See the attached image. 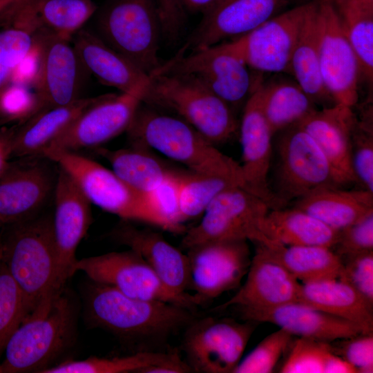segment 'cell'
I'll list each match as a JSON object with an SVG mask.
<instances>
[{
  "label": "cell",
  "instance_id": "91938a15",
  "mask_svg": "<svg viewBox=\"0 0 373 373\" xmlns=\"http://www.w3.org/2000/svg\"><path fill=\"white\" fill-rule=\"evenodd\" d=\"M1 225H2V224H1V221H0V227H1Z\"/></svg>",
  "mask_w": 373,
  "mask_h": 373
},
{
  "label": "cell",
  "instance_id": "d4e9b609",
  "mask_svg": "<svg viewBox=\"0 0 373 373\" xmlns=\"http://www.w3.org/2000/svg\"><path fill=\"white\" fill-rule=\"evenodd\" d=\"M97 10L93 0H23L5 14L1 23L32 35L48 31L70 41Z\"/></svg>",
  "mask_w": 373,
  "mask_h": 373
},
{
  "label": "cell",
  "instance_id": "ba28073f",
  "mask_svg": "<svg viewBox=\"0 0 373 373\" xmlns=\"http://www.w3.org/2000/svg\"><path fill=\"white\" fill-rule=\"evenodd\" d=\"M44 157L66 171L91 204L125 221H140L168 231L147 194L132 188L113 170L75 152L54 151Z\"/></svg>",
  "mask_w": 373,
  "mask_h": 373
},
{
  "label": "cell",
  "instance_id": "db71d44e",
  "mask_svg": "<svg viewBox=\"0 0 373 373\" xmlns=\"http://www.w3.org/2000/svg\"><path fill=\"white\" fill-rule=\"evenodd\" d=\"M339 13L353 10H373V0H332Z\"/></svg>",
  "mask_w": 373,
  "mask_h": 373
},
{
  "label": "cell",
  "instance_id": "680465c9",
  "mask_svg": "<svg viewBox=\"0 0 373 373\" xmlns=\"http://www.w3.org/2000/svg\"><path fill=\"white\" fill-rule=\"evenodd\" d=\"M1 258H2V247H1V240H0V261Z\"/></svg>",
  "mask_w": 373,
  "mask_h": 373
},
{
  "label": "cell",
  "instance_id": "7402d4cb",
  "mask_svg": "<svg viewBox=\"0 0 373 373\" xmlns=\"http://www.w3.org/2000/svg\"><path fill=\"white\" fill-rule=\"evenodd\" d=\"M74 37L73 47L83 68L102 84L151 104L153 82L150 75L109 47L96 34L81 29Z\"/></svg>",
  "mask_w": 373,
  "mask_h": 373
},
{
  "label": "cell",
  "instance_id": "f35d334b",
  "mask_svg": "<svg viewBox=\"0 0 373 373\" xmlns=\"http://www.w3.org/2000/svg\"><path fill=\"white\" fill-rule=\"evenodd\" d=\"M30 314L18 285L0 261V355L6 343Z\"/></svg>",
  "mask_w": 373,
  "mask_h": 373
},
{
  "label": "cell",
  "instance_id": "30bf717a",
  "mask_svg": "<svg viewBox=\"0 0 373 373\" xmlns=\"http://www.w3.org/2000/svg\"><path fill=\"white\" fill-rule=\"evenodd\" d=\"M270 210L262 199L240 186L220 193L209 205L201 221L186 230L184 249L214 240H245L268 245L262 233L263 220Z\"/></svg>",
  "mask_w": 373,
  "mask_h": 373
},
{
  "label": "cell",
  "instance_id": "11a10c76",
  "mask_svg": "<svg viewBox=\"0 0 373 373\" xmlns=\"http://www.w3.org/2000/svg\"><path fill=\"white\" fill-rule=\"evenodd\" d=\"M183 8L192 12L204 15L220 0H179Z\"/></svg>",
  "mask_w": 373,
  "mask_h": 373
},
{
  "label": "cell",
  "instance_id": "8d00e7d4",
  "mask_svg": "<svg viewBox=\"0 0 373 373\" xmlns=\"http://www.w3.org/2000/svg\"><path fill=\"white\" fill-rule=\"evenodd\" d=\"M173 352H137L125 356L70 360L50 366L41 373H138L146 367L167 359Z\"/></svg>",
  "mask_w": 373,
  "mask_h": 373
},
{
  "label": "cell",
  "instance_id": "f907efd6",
  "mask_svg": "<svg viewBox=\"0 0 373 373\" xmlns=\"http://www.w3.org/2000/svg\"><path fill=\"white\" fill-rule=\"evenodd\" d=\"M192 370L186 361H183L179 352L174 350L172 354L167 359L149 365L142 370L138 373H189Z\"/></svg>",
  "mask_w": 373,
  "mask_h": 373
},
{
  "label": "cell",
  "instance_id": "d6a6232c",
  "mask_svg": "<svg viewBox=\"0 0 373 373\" xmlns=\"http://www.w3.org/2000/svg\"><path fill=\"white\" fill-rule=\"evenodd\" d=\"M264 235L284 245H316L332 249L339 231L295 207L270 209L262 225Z\"/></svg>",
  "mask_w": 373,
  "mask_h": 373
},
{
  "label": "cell",
  "instance_id": "5bb4252c",
  "mask_svg": "<svg viewBox=\"0 0 373 373\" xmlns=\"http://www.w3.org/2000/svg\"><path fill=\"white\" fill-rule=\"evenodd\" d=\"M318 56L324 86L336 104L353 108L358 99L361 72L332 0H317Z\"/></svg>",
  "mask_w": 373,
  "mask_h": 373
},
{
  "label": "cell",
  "instance_id": "9a60e30c",
  "mask_svg": "<svg viewBox=\"0 0 373 373\" xmlns=\"http://www.w3.org/2000/svg\"><path fill=\"white\" fill-rule=\"evenodd\" d=\"M245 240H214L187 249L190 285L198 305L237 287L247 274L250 251Z\"/></svg>",
  "mask_w": 373,
  "mask_h": 373
},
{
  "label": "cell",
  "instance_id": "7bdbcfd3",
  "mask_svg": "<svg viewBox=\"0 0 373 373\" xmlns=\"http://www.w3.org/2000/svg\"><path fill=\"white\" fill-rule=\"evenodd\" d=\"M280 372L324 373L327 343L307 338L294 339Z\"/></svg>",
  "mask_w": 373,
  "mask_h": 373
},
{
  "label": "cell",
  "instance_id": "ac0fdd59",
  "mask_svg": "<svg viewBox=\"0 0 373 373\" xmlns=\"http://www.w3.org/2000/svg\"><path fill=\"white\" fill-rule=\"evenodd\" d=\"M52 231L57 259V280L64 290L75 274L76 251L91 223L90 202L72 179L59 167L53 191Z\"/></svg>",
  "mask_w": 373,
  "mask_h": 373
},
{
  "label": "cell",
  "instance_id": "60d3db41",
  "mask_svg": "<svg viewBox=\"0 0 373 373\" xmlns=\"http://www.w3.org/2000/svg\"><path fill=\"white\" fill-rule=\"evenodd\" d=\"M370 114L357 119L351 138V164L359 189L373 193V131Z\"/></svg>",
  "mask_w": 373,
  "mask_h": 373
},
{
  "label": "cell",
  "instance_id": "4fadbf2b",
  "mask_svg": "<svg viewBox=\"0 0 373 373\" xmlns=\"http://www.w3.org/2000/svg\"><path fill=\"white\" fill-rule=\"evenodd\" d=\"M312 1L280 12L251 32L226 42L254 72L288 73L291 57Z\"/></svg>",
  "mask_w": 373,
  "mask_h": 373
},
{
  "label": "cell",
  "instance_id": "8fae6325",
  "mask_svg": "<svg viewBox=\"0 0 373 373\" xmlns=\"http://www.w3.org/2000/svg\"><path fill=\"white\" fill-rule=\"evenodd\" d=\"M257 322L195 317L184 328L182 350L192 372L232 373Z\"/></svg>",
  "mask_w": 373,
  "mask_h": 373
},
{
  "label": "cell",
  "instance_id": "2e32d148",
  "mask_svg": "<svg viewBox=\"0 0 373 373\" xmlns=\"http://www.w3.org/2000/svg\"><path fill=\"white\" fill-rule=\"evenodd\" d=\"M142 104L126 93L105 94L84 110L45 150L75 152L97 147L126 132Z\"/></svg>",
  "mask_w": 373,
  "mask_h": 373
},
{
  "label": "cell",
  "instance_id": "f5cc1de1",
  "mask_svg": "<svg viewBox=\"0 0 373 373\" xmlns=\"http://www.w3.org/2000/svg\"><path fill=\"white\" fill-rule=\"evenodd\" d=\"M356 370L341 357L329 351L325 365L324 373H356Z\"/></svg>",
  "mask_w": 373,
  "mask_h": 373
},
{
  "label": "cell",
  "instance_id": "816d5d0a",
  "mask_svg": "<svg viewBox=\"0 0 373 373\" xmlns=\"http://www.w3.org/2000/svg\"><path fill=\"white\" fill-rule=\"evenodd\" d=\"M15 128L0 131V176L3 173L12 158V138Z\"/></svg>",
  "mask_w": 373,
  "mask_h": 373
},
{
  "label": "cell",
  "instance_id": "6f0895ef",
  "mask_svg": "<svg viewBox=\"0 0 373 373\" xmlns=\"http://www.w3.org/2000/svg\"><path fill=\"white\" fill-rule=\"evenodd\" d=\"M12 70L0 64V89L9 80Z\"/></svg>",
  "mask_w": 373,
  "mask_h": 373
},
{
  "label": "cell",
  "instance_id": "9f6ffc18",
  "mask_svg": "<svg viewBox=\"0 0 373 373\" xmlns=\"http://www.w3.org/2000/svg\"><path fill=\"white\" fill-rule=\"evenodd\" d=\"M21 1L23 0H0V17Z\"/></svg>",
  "mask_w": 373,
  "mask_h": 373
},
{
  "label": "cell",
  "instance_id": "9c48e42d",
  "mask_svg": "<svg viewBox=\"0 0 373 373\" xmlns=\"http://www.w3.org/2000/svg\"><path fill=\"white\" fill-rule=\"evenodd\" d=\"M177 73L198 79L234 111L244 106L262 80L229 46L220 43L186 55L176 54L152 75Z\"/></svg>",
  "mask_w": 373,
  "mask_h": 373
},
{
  "label": "cell",
  "instance_id": "7a4b0ae2",
  "mask_svg": "<svg viewBox=\"0 0 373 373\" xmlns=\"http://www.w3.org/2000/svg\"><path fill=\"white\" fill-rule=\"evenodd\" d=\"M126 133L131 146L154 149L191 172L233 178L245 188L240 164L181 118L140 105Z\"/></svg>",
  "mask_w": 373,
  "mask_h": 373
},
{
  "label": "cell",
  "instance_id": "6da1fadb",
  "mask_svg": "<svg viewBox=\"0 0 373 373\" xmlns=\"http://www.w3.org/2000/svg\"><path fill=\"white\" fill-rule=\"evenodd\" d=\"M87 314L95 326L137 347V352H166L171 337L197 316L173 303L129 297L93 282L86 294Z\"/></svg>",
  "mask_w": 373,
  "mask_h": 373
},
{
  "label": "cell",
  "instance_id": "4316f807",
  "mask_svg": "<svg viewBox=\"0 0 373 373\" xmlns=\"http://www.w3.org/2000/svg\"><path fill=\"white\" fill-rule=\"evenodd\" d=\"M356 121L352 108L336 104L318 108L298 124L319 146L343 187L356 183L351 164V138Z\"/></svg>",
  "mask_w": 373,
  "mask_h": 373
},
{
  "label": "cell",
  "instance_id": "f6af8a7d",
  "mask_svg": "<svg viewBox=\"0 0 373 373\" xmlns=\"http://www.w3.org/2000/svg\"><path fill=\"white\" fill-rule=\"evenodd\" d=\"M327 345L330 352L347 361L356 372H373V333L337 339Z\"/></svg>",
  "mask_w": 373,
  "mask_h": 373
},
{
  "label": "cell",
  "instance_id": "c3c4849f",
  "mask_svg": "<svg viewBox=\"0 0 373 373\" xmlns=\"http://www.w3.org/2000/svg\"><path fill=\"white\" fill-rule=\"evenodd\" d=\"M33 45V36L28 31L6 28L0 32V64L13 69L30 52Z\"/></svg>",
  "mask_w": 373,
  "mask_h": 373
},
{
  "label": "cell",
  "instance_id": "f546056e",
  "mask_svg": "<svg viewBox=\"0 0 373 373\" xmlns=\"http://www.w3.org/2000/svg\"><path fill=\"white\" fill-rule=\"evenodd\" d=\"M298 301L350 321L373 333V306L339 279L300 283Z\"/></svg>",
  "mask_w": 373,
  "mask_h": 373
},
{
  "label": "cell",
  "instance_id": "e575fe53",
  "mask_svg": "<svg viewBox=\"0 0 373 373\" xmlns=\"http://www.w3.org/2000/svg\"><path fill=\"white\" fill-rule=\"evenodd\" d=\"M97 153L111 164L112 170L134 189L147 194L175 171L168 169L146 151V148L131 146L118 150L99 149Z\"/></svg>",
  "mask_w": 373,
  "mask_h": 373
},
{
  "label": "cell",
  "instance_id": "d590c367",
  "mask_svg": "<svg viewBox=\"0 0 373 373\" xmlns=\"http://www.w3.org/2000/svg\"><path fill=\"white\" fill-rule=\"evenodd\" d=\"M242 184L231 177L190 172L181 174L179 207L182 222L204 213L212 201L224 191Z\"/></svg>",
  "mask_w": 373,
  "mask_h": 373
},
{
  "label": "cell",
  "instance_id": "83f0119b",
  "mask_svg": "<svg viewBox=\"0 0 373 373\" xmlns=\"http://www.w3.org/2000/svg\"><path fill=\"white\" fill-rule=\"evenodd\" d=\"M289 207L300 209L340 231L373 213V193L362 189L320 188Z\"/></svg>",
  "mask_w": 373,
  "mask_h": 373
},
{
  "label": "cell",
  "instance_id": "52a82bcc",
  "mask_svg": "<svg viewBox=\"0 0 373 373\" xmlns=\"http://www.w3.org/2000/svg\"><path fill=\"white\" fill-rule=\"evenodd\" d=\"M151 77V105L178 113L214 145L228 142L238 131L235 111L195 77L177 73Z\"/></svg>",
  "mask_w": 373,
  "mask_h": 373
},
{
  "label": "cell",
  "instance_id": "7dc6e473",
  "mask_svg": "<svg viewBox=\"0 0 373 373\" xmlns=\"http://www.w3.org/2000/svg\"><path fill=\"white\" fill-rule=\"evenodd\" d=\"M333 248L342 260L373 251V213L340 230Z\"/></svg>",
  "mask_w": 373,
  "mask_h": 373
},
{
  "label": "cell",
  "instance_id": "e0dca14e",
  "mask_svg": "<svg viewBox=\"0 0 373 373\" xmlns=\"http://www.w3.org/2000/svg\"><path fill=\"white\" fill-rule=\"evenodd\" d=\"M291 0H220L203 17L178 54L238 39L281 12Z\"/></svg>",
  "mask_w": 373,
  "mask_h": 373
},
{
  "label": "cell",
  "instance_id": "74e56055",
  "mask_svg": "<svg viewBox=\"0 0 373 373\" xmlns=\"http://www.w3.org/2000/svg\"><path fill=\"white\" fill-rule=\"evenodd\" d=\"M361 75L370 84L373 79V10L339 14Z\"/></svg>",
  "mask_w": 373,
  "mask_h": 373
},
{
  "label": "cell",
  "instance_id": "7c38bea8",
  "mask_svg": "<svg viewBox=\"0 0 373 373\" xmlns=\"http://www.w3.org/2000/svg\"><path fill=\"white\" fill-rule=\"evenodd\" d=\"M77 271L129 297L171 303L193 312L198 306L193 294L179 295L169 289L144 259L131 249L77 260L74 271Z\"/></svg>",
  "mask_w": 373,
  "mask_h": 373
},
{
  "label": "cell",
  "instance_id": "836d02e7",
  "mask_svg": "<svg viewBox=\"0 0 373 373\" xmlns=\"http://www.w3.org/2000/svg\"><path fill=\"white\" fill-rule=\"evenodd\" d=\"M265 246L285 269L303 283L338 279L343 267L341 257L329 247L284 245L274 241Z\"/></svg>",
  "mask_w": 373,
  "mask_h": 373
},
{
  "label": "cell",
  "instance_id": "bcb514c9",
  "mask_svg": "<svg viewBox=\"0 0 373 373\" xmlns=\"http://www.w3.org/2000/svg\"><path fill=\"white\" fill-rule=\"evenodd\" d=\"M338 279L354 289L373 306V251L342 260Z\"/></svg>",
  "mask_w": 373,
  "mask_h": 373
},
{
  "label": "cell",
  "instance_id": "681fc988",
  "mask_svg": "<svg viewBox=\"0 0 373 373\" xmlns=\"http://www.w3.org/2000/svg\"><path fill=\"white\" fill-rule=\"evenodd\" d=\"M39 68V52L35 43L30 52L11 72L10 79L12 83L28 86L33 84Z\"/></svg>",
  "mask_w": 373,
  "mask_h": 373
},
{
  "label": "cell",
  "instance_id": "3957f363",
  "mask_svg": "<svg viewBox=\"0 0 373 373\" xmlns=\"http://www.w3.org/2000/svg\"><path fill=\"white\" fill-rule=\"evenodd\" d=\"M10 225L7 236L0 240L1 260L21 290L30 314L64 292L58 287L52 218H32Z\"/></svg>",
  "mask_w": 373,
  "mask_h": 373
},
{
  "label": "cell",
  "instance_id": "4dcf8cb0",
  "mask_svg": "<svg viewBox=\"0 0 373 373\" xmlns=\"http://www.w3.org/2000/svg\"><path fill=\"white\" fill-rule=\"evenodd\" d=\"M263 115L274 135L299 124L318 107L293 79L275 76L258 86Z\"/></svg>",
  "mask_w": 373,
  "mask_h": 373
},
{
  "label": "cell",
  "instance_id": "484cf974",
  "mask_svg": "<svg viewBox=\"0 0 373 373\" xmlns=\"http://www.w3.org/2000/svg\"><path fill=\"white\" fill-rule=\"evenodd\" d=\"M125 221V220H124ZM118 243L137 252L171 291L185 295L190 285L186 254L171 245L163 236L149 229H139L123 222L111 233Z\"/></svg>",
  "mask_w": 373,
  "mask_h": 373
},
{
  "label": "cell",
  "instance_id": "1f68e13d",
  "mask_svg": "<svg viewBox=\"0 0 373 373\" xmlns=\"http://www.w3.org/2000/svg\"><path fill=\"white\" fill-rule=\"evenodd\" d=\"M289 73L318 107L336 103L326 90L319 64L317 0H312L293 50Z\"/></svg>",
  "mask_w": 373,
  "mask_h": 373
},
{
  "label": "cell",
  "instance_id": "ee69618b",
  "mask_svg": "<svg viewBox=\"0 0 373 373\" xmlns=\"http://www.w3.org/2000/svg\"><path fill=\"white\" fill-rule=\"evenodd\" d=\"M182 173L175 172L158 187L147 193L155 211L166 223L168 231L184 233L179 207V186Z\"/></svg>",
  "mask_w": 373,
  "mask_h": 373
},
{
  "label": "cell",
  "instance_id": "277c9868",
  "mask_svg": "<svg viewBox=\"0 0 373 373\" xmlns=\"http://www.w3.org/2000/svg\"><path fill=\"white\" fill-rule=\"evenodd\" d=\"M268 185L278 209L320 188H343L314 140L298 125L275 133Z\"/></svg>",
  "mask_w": 373,
  "mask_h": 373
},
{
  "label": "cell",
  "instance_id": "5b68a950",
  "mask_svg": "<svg viewBox=\"0 0 373 373\" xmlns=\"http://www.w3.org/2000/svg\"><path fill=\"white\" fill-rule=\"evenodd\" d=\"M73 310L61 293L34 309L8 339L0 373L41 372L68 344Z\"/></svg>",
  "mask_w": 373,
  "mask_h": 373
},
{
  "label": "cell",
  "instance_id": "d6986e66",
  "mask_svg": "<svg viewBox=\"0 0 373 373\" xmlns=\"http://www.w3.org/2000/svg\"><path fill=\"white\" fill-rule=\"evenodd\" d=\"M39 52V68L34 84L44 109L68 104L78 98L81 68L70 41L41 30L32 35Z\"/></svg>",
  "mask_w": 373,
  "mask_h": 373
},
{
  "label": "cell",
  "instance_id": "8992f818",
  "mask_svg": "<svg viewBox=\"0 0 373 373\" xmlns=\"http://www.w3.org/2000/svg\"><path fill=\"white\" fill-rule=\"evenodd\" d=\"M96 34L149 75L161 66L162 27L156 0H108L99 10Z\"/></svg>",
  "mask_w": 373,
  "mask_h": 373
},
{
  "label": "cell",
  "instance_id": "44dd1931",
  "mask_svg": "<svg viewBox=\"0 0 373 373\" xmlns=\"http://www.w3.org/2000/svg\"><path fill=\"white\" fill-rule=\"evenodd\" d=\"M256 244L245 283L229 300L214 310L232 307L238 312L298 301L300 283L265 245Z\"/></svg>",
  "mask_w": 373,
  "mask_h": 373
},
{
  "label": "cell",
  "instance_id": "ffe728a7",
  "mask_svg": "<svg viewBox=\"0 0 373 373\" xmlns=\"http://www.w3.org/2000/svg\"><path fill=\"white\" fill-rule=\"evenodd\" d=\"M43 157L10 162L0 176V221L11 224L32 218L54 191L56 177Z\"/></svg>",
  "mask_w": 373,
  "mask_h": 373
},
{
  "label": "cell",
  "instance_id": "f1b7e54d",
  "mask_svg": "<svg viewBox=\"0 0 373 373\" xmlns=\"http://www.w3.org/2000/svg\"><path fill=\"white\" fill-rule=\"evenodd\" d=\"M98 97L78 98L64 106L43 109L21 124L14 131L12 157H43L50 144Z\"/></svg>",
  "mask_w": 373,
  "mask_h": 373
},
{
  "label": "cell",
  "instance_id": "cb8c5ba5",
  "mask_svg": "<svg viewBox=\"0 0 373 373\" xmlns=\"http://www.w3.org/2000/svg\"><path fill=\"white\" fill-rule=\"evenodd\" d=\"M237 313L242 320L272 323L293 336L325 343L363 333L350 321L298 301Z\"/></svg>",
  "mask_w": 373,
  "mask_h": 373
},
{
  "label": "cell",
  "instance_id": "603a6c76",
  "mask_svg": "<svg viewBox=\"0 0 373 373\" xmlns=\"http://www.w3.org/2000/svg\"><path fill=\"white\" fill-rule=\"evenodd\" d=\"M258 86L245 104L239 123L240 166L245 189L262 199L270 209H276L268 185L274 133L262 112Z\"/></svg>",
  "mask_w": 373,
  "mask_h": 373
},
{
  "label": "cell",
  "instance_id": "b9f144b4",
  "mask_svg": "<svg viewBox=\"0 0 373 373\" xmlns=\"http://www.w3.org/2000/svg\"><path fill=\"white\" fill-rule=\"evenodd\" d=\"M0 89V125L8 122L21 124L44 109L33 90L12 83Z\"/></svg>",
  "mask_w": 373,
  "mask_h": 373
},
{
  "label": "cell",
  "instance_id": "ab89813d",
  "mask_svg": "<svg viewBox=\"0 0 373 373\" xmlns=\"http://www.w3.org/2000/svg\"><path fill=\"white\" fill-rule=\"evenodd\" d=\"M294 336L279 328L264 338L243 359L232 373H270L281 356L289 350Z\"/></svg>",
  "mask_w": 373,
  "mask_h": 373
}]
</instances>
